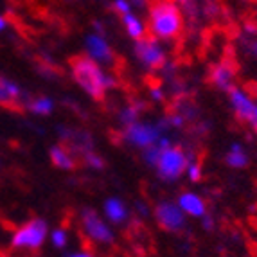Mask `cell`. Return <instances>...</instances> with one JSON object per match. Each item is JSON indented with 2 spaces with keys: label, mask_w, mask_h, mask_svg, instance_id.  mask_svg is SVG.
<instances>
[{
  "label": "cell",
  "mask_w": 257,
  "mask_h": 257,
  "mask_svg": "<svg viewBox=\"0 0 257 257\" xmlns=\"http://www.w3.org/2000/svg\"><path fill=\"white\" fill-rule=\"evenodd\" d=\"M70 69H72L74 81L81 86L85 94H88L95 101H101L106 90H111L113 86H117L115 77L111 74L103 72L99 63H95L90 58L76 56L70 60Z\"/></svg>",
  "instance_id": "1"
},
{
  "label": "cell",
  "mask_w": 257,
  "mask_h": 257,
  "mask_svg": "<svg viewBox=\"0 0 257 257\" xmlns=\"http://www.w3.org/2000/svg\"><path fill=\"white\" fill-rule=\"evenodd\" d=\"M184 27L182 9L175 0H157L150 8V29L155 38L173 40Z\"/></svg>",
  "instance_id": "2"
},
{
  "label": "cell",
  "mask_w": 257,
  "mask_h": 257,
  "mask_svg": "<svg viewBox=\"0 0 257 257\" xmlns=\"http://www.w3.org/2000/svg\"><path fill=\"white\" fill-rule=\"evenodd\" d=\"M47 221L42 218H35L27 221L26 225H22L11 237V244L13 248L18 250H36L40 248L47 237Z\"/></svg>",
  "instance_id": "3"
},
{
  "label": "cell",
  "mask_w": 257,
  "mask_h": 257,
  "mask_svg": "<svg viewBox=\"0 0 257 257\" xmlns=\"http://www.w3.org/2000/svg\"><path fill=\"white\" fill-rule=\"evenodd\" d=\"M155 167H157V173L164 182L178 180L187 169V153L178 146L162 150L160 159Z\"/></svg>",
  "instance_id": "4"
},
{
  "label": "cell",
  "mask_w": 257,
  "mask_h": 257,
  "mask_svg": "<svg viewBox=\"0 0 257 257\" xmlns=\"http://www.w3.org/2000/svg\"><path fill=\"white\" fill-rule=\"evenodd\" d=\"M162 135V132L159 130V126L153 124V122H133L130 126H124L122 130V141L130 146H135V148H144L151 146V144H157L159 137Z\"/></svg>",
  "instance_id": "5"
},
{
  "label": "cell",
  "mask_w": 257,
  "mask_h": 257,
  "mask_svg": "<svg viewBox=\"0 0 257 257\" xmlns=\"http://www.w3.org/2000/svg\"><path fill=\"white\" fill-rule=\"evenodd\" d=\"M81 227H83V232H85L92 241L110 244L115 239L110 225H108L94 209H90V207H85V209L81 210Z\"/></svg>",
  "instance_id": "6"
},
{
  "label": "cell",
  "mask_w": 257,
  "mask_h": 257,
  "mask_svg": "<svg viewBox=\"0 0 257 257\" xmlns=\"http://www.w3.org/2000/svg\"><path fill=\"white\" fill-rule=\"evenodd\" d=\"M133 52H135V58L144 69H160L166 63V51L162 49L157 38L137 40Z\"/></svg>",
  "instance_id": "7"
},
{
  "label": "cell",
  "mask_w": 257,
  "mask_h": 257,
  "mask_svg": "<svg viewBox=\"0 0 257 257\" xmlns=\"http://www.w3.org/2000/svg\"><path fill=\"white\" fill-rule=\"evenodd\" d=\"M153 216L166 232H180L185 228V214L173 202H160L155 205Z\"/></svg>",
  "instance_id": "8"
},
{
  "label": "cell",
  "mask_w": 257,
  "mask_h": 257,
  "mask_svg": "<svg viewBox=\"0 0 257 257\" xmlns=\"http://www.w3.org/2000/svg\"><path fill=\"white\" fill-rule=\"evenodd\" d=\"M85 47L86 54L90 60H94L95 63L103 65H111L113 63V51H111L110 43L104 40V36L101 35H88L85 38Z\"/></svg>",
  "instance_id": "9"
},
{
  "label": "cell",
  "mask_w": 257,
  "mask_h": 257,
  "mask_svg": "<svg viewBox=\"0 0 257 257\" xmlns=\"http://www.w3.org/2000/svg\"><path fill=\"white\" fill-rule=\"evenodd\" d=\"M228 101H230V106L237 119L241 122H248L253 113V108H255V101L252 99V95L246 90H243V88H239V86H234L228 92Z\"/></svg>",
  "instance_id": "10"
},
{
  "label": "cell",
  "mask_w": 257,
  "mask_h": 257,
  "mask_svg": "<svg viewBox=\"0 0 257 257\" xmlns=\"http://www.w3.org/2000/svg\"><path fill=\"white\" fill-rule=\"evenodd\" d=\"M27 95L15 81L0 76V104L9 108H22L26 104Z\"/></svg>",
  "instance_id": "11"
},
{
  "label": "cell",
  "mask_w": 257,
  "mask_h": 257,
  "mask_svg": "<svg viewBox=\"0 0 257 257\" xmlns=\"http://www.w3.org/2000/svg\"><path fill=\"white\" fill-rule=\"evenodd\" d=\"M176 205L180 207L185 216H193V218H202L207 212L205 200L196 193H182L176 200Z\"/></svg>",
  "instance_id": "12"
},
{
  "label": "cell",
  "mask_w": 257,
  "mask_h": 257,
  "mask_svg": "<svg viewBox=\"0 0 257 257\" xmlns=\"http://www.w3.org/2000/svg\"><path fill=\"white\" fill-rule=\"evenodd\" d=\"M210 81L214 83L216 88L223 92H230L234 88V83H236V72L228 63H219L216 67H212V72H210Z\"/></svg>",
  "instance_id": "13"
},
{
  "label": "cell",
  "mask_w": 257,
  "mask_h": 257,
  "mask_svg": "<svg viewBox=\"0 0 257 257\" xmlns=\"http://www.w3.org/2000/svg\"><path fill=\"white\" fill-rule=\"evenodd\" d=\"M103 212L106 221L113 223V225H120L130 218L128 207L120 198H108L103 205Z\"/></svg>",
  "instance_id": "14"
},
{
  "label": "cell",
  "mask_w": 257,
  "mask_h": 257,
  "mask_svg": "<svg viewBox=\"0 0 257 257\" xmlns=\"http://www.w3.org/2000/svg\"><path fill=\"white\" fill-rule=\"evenodd\" d=\"M51 160L56 167H60L63 171H72L74 167H76V160H74V155L70 153L69 150L65 146H52L51 151Z\"/></svg>",
  "instance_id": "15"
},
{
  "label": "cell",
  "mask_w": 257,
  "mask_h": 257,
  "mask_svg": "<svg viewBox=\"0 0 257 257\" xmlns=\"http://www.w3.org/2000/svg\"><path fill=\"white\" fill-rule=\"evenodd\" d=\"M225 162H227L228 167H234V169H243V167L248 166V155L244 153L239 142H232L230 150L225 155Z\"/></svg>",
  "instance_id": "16"
},
{
  "label": "cell",
  "mask_w": 257,
  "mask_h": 257,
  "mask_svg": "<svg viewBox=\"0 0 257 257\" xmlns=\"http://www.w3.org/2000/svg\"><path fill=\"white\" fill-rule=\"evenodd\" d=\"M122 24H124V29L128 33V36L132 40H142L144 35H146V26H144V22L141 20L139 17H135L133 13L130 15H122Z\"/></svg>",
  "instance_id": "17"
},
{
  "label": "cell",
  "mask_w": 257,
  "mask_h": 257,
  "mask_svg": "<svg viewBox=\"0 0 257 257\" xmlns=\"http://www.w3.org/2000/svg\"><path fill=\"white\" fill-rule=\"evenodd\" d=\"M24 106L33 111V113H36V115H51L52 110H54V101L51 97L42 95V97L27 99Z\"/></svg>",
  "instance_id": "18"
},
{
  "label": "cell",
  "mask_w": 257,
  "mask_h": 257,
  "mask_svg": "<svg viewBox=\"0 0 257 257\" xmlns=\"http://www.w3.org/2000/svg\"><path fill=\"white\" fill-rule=\"evenodd\" d=\"M141 111H142L141 103L128 104V106H124L122 110H119V122L122 126H130V124H133V122H137Z\"/></svg>",
  "instance_id": "19"
},
{
  "label": "cell",
  "mask_w": 257,
  "mask_h": 257,
  "mask_svg": "<svg viewBox=\"0 0 257 257\" xmlns=\"http://www.w3.org/2000/svg\"><path fill=\"white\" fill-rule=\"evenodd\" d=\"M185 173H187L189 180L194 182V184L202 180V166H200V162L194 159L193 153L187 155V169H185Z\"/></svg>",
  "instance_id": "20"
},
{
  "label": "cell",
  "mask_w": 257,
  "mask_h": 257,
  "mask_svg": "<svg viewBox=\"0 0 257 257\" xmlns=\"http://www.w3.org/2000/svg\"><path fill=\"white\" fill-rule=\"evenodd\" d=\"M176 111L184 117L185 120H194L198 117V106L191 101H180L176 104Z\"/></svg>",
  "instance_id": "21"
},
{
  "label": "cell",
  "mask_w": 257,
  "mask_h": 257,
  "mask_svg": "<svg viewBox=\"0 0 257 257\" xmlns=\"http://www.w3.org/2000/svg\"><path fill=\"white\" fill-rule=\"evenodd\" d=\"M160 153H162V150H160L157 144H151V146H148V148L142 150V159H144V162H146L148 166L155 167L157 166V162H159V159H160Z\"/></svg>",
  "instance_id": "22"
},
{
  "label": "cell",
  "mask_w": 257,
  "mask_h": 257,
  "mask_svg": "<svg viewBox=\"0 0 257 257\" xmlns=\"http://www.w3.org/2000/svg\"><path fill=\"white\" fill-rule=\"evenodd\" d=\"M83 159H85L86 166L92 167V169H103V167H104V160L101 159V157H99L94 150L85 151V153H83Z\"/></svg>",
  "instance_id": "23"
},
{
  "label": "cell",
  "mask_w": 257,
  "mask_h": 257,
  "mask_svg": "<svg viewBox=\"0 0 257 257\" xmlns=\"http://www.w3.org/2000/svg\"><path fill=\"white\" fill-rule=\"evenodd\" d=\"M51 241L56 248H65V246H67V241H69L67 232H65L63 228H56V230H52V234H51Z\"/></svg>",
  "instance_id": "24"
},
{
  "label": "cell",
  "mask_w": 257,
  "mask_h": 257,
  "mask_svg": "<svg viewBox=\"0 0 257 257\" xmlns=\"http://www.w3.org/2000/svg\"><path fill=\"white\" fill-rule=\"evenodd\" d=\"M166 120H167V124H169V128H176V130H180L185 126V122L187 120L184 119V117L178 113V111H175V113H171V115H166Z\"/></svg>",
  "instance_id": "25"
},
{
  "label": "cell",
  "mask_w": 257,
  "mask_h": 257,
  "mask_svg": "<svg viewBox=\"0 0 257 257\" xmlns=\"http://www.w3.org/2000/svg\"><path fill=\"white\" fill-rule=\"evenodd\" d=\"M113 9L119 15H130L132 13V4H130V0H113Z\"/></svg>",
  "instance_id": "26"
},
{
  "label": "cell",
  "mask_w": 257,
  "mask_h": 257,
  "mask_svg": "<svg viewBox=\"0 0 257 257\" xmlns=\"http://www.w3.org/2000/svg\"><path fill=\"white\" fill-rule=\"evenodd\" d=\"M214 218H212V214H209V212H205V214L202 216V227L205 228L207 232L214 230Z\"/></svg>",
  "instance_id": "27"
},
{
  "label": "cell",
  "mask_w": 257,
  "mask_h": 257,
  "mask_svg": "<svg viewBox=\"0 0 257 257\" xmlns=\"http://www.w3.org/2000/svg\"><path fill=\"white\" fill-rule=\"evenodd\" d=\"M150 97L159 103V101H162V99H164V90L160 88V86H153V88L150 90Z\"/></svg>",
  "instance_id": "28"
},
{
  "label": "cell",
  "mask_w": 257,
  "mask_h": 257,
  "mask_svg": "<svg viewBox=\"0 0 257 257\" xmlns=\"http://www.w3.org/2000/svg\"><path fill=\"white\" fill-rule=\"evenodd\" d=\"M135 209H137L139 216H142V218L150 214V207H148L144 202H135Z\"/></svg>",
  "instance_id": "29"
},
{
  "label": "cell",
  "mask_w": 257,
  "mask_h": 257,
  "mask_svg": "<svg viewBox=\"0 0 257 257\" xmlns=\"http://www.w3.org/2000/svg\"><path fill=\"white\" fill-rule=\"evenodd\" d=\"M248 124L252 126L253 132H257V103H255V108H253L252 117H250V120H248Z\"/></svg>",
  "instance_id": "30"
},
{
  "label": "cell",
  "mask_w": 257,
  "mask_h": 257,
  "mask_svg": "<svg viewBox=\"0 0 257 257\" xmlns=\"http://www.w3.org/2000/svg\"><path fill=\"white\" fill-rule=\"evenodd\" d=\"M246 49H248L250 54L255 56V58H257V40H252V42L246 43Z\"/></svg>",
  "instance_id": "31"
},
{
  "label": "cell",
  "mask_w": 257,
  "mask_h": 257,
  "mask_svg": "<svg viewBox=\"0 0 257 257\" xmlns=\"http://www.w3.org/2000/svg\"><path fill=\"white\" fill-rule=\"evenodd\" d=\"M67 257H94V253L92 252H86V250H83V252H74V253H69Z\"/></svg>",
  "instance_id": "32"
},
{
  "label": "cell",
  "mask_w": 257,
  "mask_h": 257,
  "mask_svg": "<svg viewBox=\"0 0 257 257\" xmlns=\"http://www.w3.org/2000/svg\"><path fill=\"white\" fill-rule=\"evenodd\" d=\"M135 6V8L139 9H144L148 6V0H132V8Z\"/></svg>",
  "instance_id": "33"
},
{
  "label": "cell",
  "mask_w": 257,
  "mask_h": 257,
  "mask_svg": "<svg viewBox=\"0 0 257 257\" xmlns=\"http://www.w3.org/2000/svg\"><path fill=\"white\" fill-rule=\"evenodd\" d=\"M94 29L97 31V35H101V36L104 35V27L101 26V24H99V22H94Z\"/></svg>",
  "instance_id": "34"
},
{
  "label": "cell",
  "mask_w": 257,
  "mask_h": 257,
  "mask_svg": "<svg viewBox=\"0 0 257 257\" xmlns=\"http://www.w3.org/2000/svg\"><path fill=\"white\" fill-rule=\"evenodd\" d=\"M8 27V20L4 17H0V31H4Z\"/></svg>",
  "instance_id": "35"
},
{
  "label": "cell",
  "mask_w": 257,
  "mask_h": 257,
  "mask_svg": "<svg viewBox=\"0 0 257 257\" xmlns=\"http://www.w3.org/2000/svg\"><path fill=\"white\" fill-rule=\"evenodd\" d=\"M175 2H176V4H182V6H184V4H187L189 0H175Z\"/></svg>",
  "instance_id": "36"
}]
</instances>
